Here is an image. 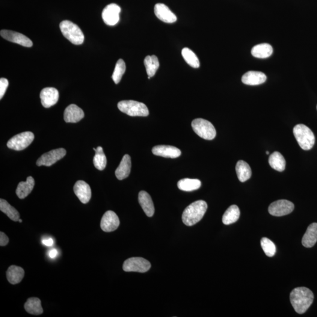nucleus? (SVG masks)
<instances>
[{
	"label": "nucleus",
	"mask_w": 317,
	"mask_h": 317,
	"mask_svg": "<svg viewBox=\"0 0 317 317\" xmlns=\"http://www.w3.org/2000/svg\"><path fill=\"white\" fill-rule=\"evenodd\" d=\"M314 301V294L306 287H297L290 293V301L295 312L304 314L309 309Z\"/></svg>",
	"instance_id": "1"
},
{
	"label": "nucleus",
	"mask_w": 317,
	"mask_h": 317,
	"mask_svg": "<svg viewBox=\"0 0 317 317\" xmlns=\"http://www.w3.org/2000/svg\"><path fill=\"white\" fill-rule=\"evenodd\" d=\"M207 209V204L205 201L197 200L192 203L183 213V223L188 226H194L202 219Z\"/></svg>",
	"instance_id": "2"
},
{
	"label": "nucleus",
	"mask_w": 317,
	"mask_h": 317,
	"mask_svg": "<svg viewBox=\"0 0 317 317\" xmlns=\"http://www.w3.org/2000/svg\"><path fill=\"white\" fill-rule=\"evenodd\" d=\"M293 133L299 146L305 150L312 149L315 144V136L309 127L298 124L293 129Z\"/></svg>",
	"instance_id": "3"
},
{
	"label": "nucleus",
	"mask_w": 317,
	"mask_h": 317,
	"mask_svg": "<svg viewBox=\"0 0 317 317\" xmlns=\"http://www.w3.org/2000/svg\"><path fill=\"white\" fill-rule=\"evenodd\" d=\"M60 27L64 36L74 45H81L84 41V35L75 24L65 20L60 23Z\"/></svg>",
	"instance_id": "4"
},
{
	"label": "nucleus",
	"mask_w": 317,
	"mask_h": 317,
	"mask_svg": "<svg viewBox=\"0 0 317 317\" xmlns=\"http://www.w3.org/2000/svg\"><path fill=\"white\" fill-rule=\"evenodd\" d=\"M118 108L130 117H147L149 114L146 105L135 100H122L118 103Z\"/></svg>",
	"instance_id": "5"
},
{
	"label": "nucleus",
	"mask_w": 317,
	"mask_h": 317,
	"mask_svg": "<svg viewBox=\"0 0 317 317\" xmlns=\"http://www.w3.org/2000/svg\"><path fill=\"white\" fill-rule=\"evenodd\" d=\"M192 127L198 136L206 140H213L216 137L215 127L208 121L201 118L194 120L192 121Z\"/></svg>",
	"instance_id": "6"
},
{
	"label": "nucleus",
	"mask_w": 317,
	"mask_h": 317,
	"mask_svg": "<svg viewBox=\"0 0 317 317\" xmlns=\"http://www.w3.org/2000/svg\"><path fill=\"white\" fill-rule=\"evenodd\" d=\"M34 139V135L31 132H24L15 135L7 142V146L11 149L22 150L31 145Z\"/></svg>",
	"instance_id": "7"
},
{
	"label": "nucleus",
	"mask_w": 317,
	"mask_h": 317,
	"mask_svg": "<svg viewBox=\"0 0 317 317\" xmlns=\"http://www.w3.org/2000/svg\"><path fill=\"white\" fill-rule=\"evenodd\" d=\"M149 262L142 257H132L127 259L123 265V269L126 272H145L149 270Z\"/></svg>",
	"instance_id": "8"
},
{
	"label": "nucleus",
	"mask_w": 317,
	"mask_h": 317,
	"mask_svg": "<svg viewBox=\"0 0 317 317\" xmlns=\"http://www.w3.org/2000/svg\"><path fill=\"white\" fill-rule=\"evenodd\" d=\"M294 209V205L291 201L287 200H279L272 203L268 207L269 214L274 216H286L291 213Z\"/></svg>",
	"instance_id": "9"
},
{
	"label": "nucleus",
	"mask_w": 317,
	"mask_h": 317,
	"mask_svg": "<svg viewBox=\"0 0 317 317\" xmlns=\"http://www.w3.org/2000/svg\"><path fill=\"white\" fill-rule=\"evenodd\" d=\"M66 150L63 148H59V149L52 150L49 152L43 154L39 159L37 160V165L38 167L41 166H46V167H50L55 164L58 161L66 155Z\"/></svg>",
	"instance_id": "10"
},
{
	"label": "nucleus",
	"mask_w": 317,
	"mask_h": 317,
	"mask_svg": "<svg viewBox=\"0 0 317 317\" xmlns=\"http://www.w3.org/2000/svg\"><path fill=\"white\" fill-rule=\"evenodd\" d=\"M121 11V7L116 4H111L106 6L102 13L103 22L109 26L117 24L120 19Z\"/></svg>",
	"instance_id": "11"
},
{
	"label": "nucleus",
	"mask_w": 317,
	"mask_h": 317,
	"mask_svg": "<svg viewBox=\"0 0 317 317\" xmlns=\"http://www.w3.org/2000/svg\"><path fill=\"white\" fill-rule=\"evenodd\" d=\"M120 224L118 216L113 211L109 210L106 212L100 221V227L105 232H112L116 230Z\"/></svg>",
	"instance_id": "12"
},
{
	"label": "nucleus",
	"mask_w": 317,
	"mask_h": 317,
	"mask_svg": "<svg viewBox=\"0 0 317 317\" xmlns=\"http://www.w3.org/2000/svg\"><path fill=\"white\" fill-rule=\"evenodd\" d=\"M0 34L5 40L24 47H31L33 45V43L29 38L19 32L3 29L0 32Z\"/></svg>",
	"instance_id": "13"
},
{
	"label": "nucleus",
	"mask_w": 317,
	"mask_h": 317,
	"mask_svg": "<svg viewBox=\"0 0 317 317\" xmlns=\"http://www.w3.org/2000/svg\"><path fill=\"white\" fill-rule=\"evenodd\" d=\"M41 103L44 107L49 108L57 103L59 99V92L57 89L48 87L43 89L40 93Z\"/></svg>",
	"instance_id": "14"
},
{
	"label": "nucleus",
	"mask_w": 317,
	"mask_h": 317,
	"mask_svg": "<svg viewBox=\"0 0 317 317\" xmlns=\"http://www.w3.org/2000/svg\"><path fill=\"white\" fill-rule=\"evenodd\" d=\"M154 11L157 18L163 22L171 24L175 23L177 21L176 15L169 8L168 6L162 3L156 4Z\"/></svg>",
	"instance_id": "15"
},
{
	"label": "nucleus",
	"mask_w": 317,
	"mask_h": 317,
	"mask_svg": "<svg viewBox=\"0 0 317 317\" xmlns=\"http://www.w3.org/2000/svg\"><path fill=\"white\" fill-rule=\"evenodd\" d=\"M154 155L164 158H177L181 155V151L178 148L169 145H158L153 147Z\"/></svg>",
	"instance_id": "16"
},
{
	"label": "nucleus",
	"mask_w": 317,
	"mask_h": 317,
	"mask_svg": "<svg viewBox=\"0 0 317 317\" xmlns=\"http://www.w3.org/2000/svg\"><path fill=\"white\" fill-rule=\"evenodd\" d=\"M74 193L82 203L89 202L91 198V189L90 185L83 180L76 182L73 187Z\"/></svg>",
	"instance_id": "17"
},
{
	"label": "nucleus",
	"mask_w": 317,
	"mask_h": 317,
	"mask_svg": "<svg viewBox=\"0 0 317 317\" xmlns=\"http://www.w3.org/2000/svg\"><path fill=\"white\" fill-rule=\"evenodd\" d=\"M84 117L82 109L75 104H71L65 109L64 120L67 123H76Z\"/></svg>",
	"instance_id": "18"
},
{
	"label": "nucleus",
	"mask_w": 317,
	"mask_h": 317,
	"mask_svg": "<svg viewBox=\"0 0 317 317\" xmlns=\"http://www.w3.org/2000/svg\"><path fill=\"white\" fill-rule=\"evenodd\" d=\"M267 80L265 73L259 71H248L242 76L244 84L248 85H258L263 84Z\"/></svg>",
	"instance_id": "19"
},
{
	"label": "nucleus",
	"mask_w": 317,
	"mask_h": 317,
	"mask_svg": "<svg viewBox=\"0 0 317 317\" xmlns=\"http://www.w3.org/2000/svg\"><path fill=\"white\" fill-rule=\"evenodd\" d=\"M138 200L145 214L148 217H152L155 213V207H154L152 198L149 194L145 191L139 192Z\"/></svg>",
	"instance_id": "20"
},
{
	"label": "nucleus",
	"mask_w": 317,
	"mask_h": 317,
	"mask_svg": "<svg viewBox=\"0 0 317 317\" xmlns=\"http://www.w3.org/2000/svg\"><path fill=\"white\" fill-rule=\"evenodd\" d=\"M131 170V159L128 155H124L119 167L115 171V175L120 180L128 177Z\"/></svg>",
	"instance_id": "21"
},
{
	"label": "nucleus",
	"mask_w": 317,
	"mask_h": 317,
	"mask_svg": "<svg viewBox=\"0 0 317 317\" xmlns=\"http://www.w3.org/2000/svg\"><path fill=\"white\" fill-rule=\"evenodd\" d=\"M317 242V223L310 224L304 234L302 244L305 247L311 248L314 246Z\"/></svg>",
	"instance_id": "22"
},
{
	"label": "nucleus",
	"mask_w": 317,
	"mask_h": 317,
	"mask_svg": "<svg viewBox=\"0 0 317 317\" xmlns=\"http://www.w3.org/2000/svg\"><path fill=\"white\" fill-rule=\"evenodd\" d=\"M35 185L33 177L29 176L26 182H21L17 186L16 194L21 199L27 197L31 194Z\"/></svg>",
	"instance_id": "23"
},
{
	"label": "nucleus",
	"mask_w": 317,
	"mask_h": 317,
	"mask_svg": "<svg viewBox=\"0 0 317 317\" xmlns=\"http://www.w3.org/2000/svg\"><path fill=\"white\" fill-rule=\"evenodd\" d=\"M25 272L20 267L11 266L7 271V278L9 283L12 284L19 283L24 277Z\"/></svg>",
	"instance_id": "24"
},
{
	"label": "nucleus",
	"mask_w": 317,
	"mask_h": 317,
	"mask_svg": "<svg viewBox=\"0 0 317 317\" xmlns=\"http://www.w3.org/2000/svg\"><path fill=\"white\" fill-rule=\"evenodd\" d=\"M273 52V49L268 44H260L254 46L251 49V54L255 58H267L270 57Z\"/></svg>",
	"instance_id": "25"
},
{
	"label": "nucleus",
	"mask_w": 317,
	"mask_h": 317,
	"mask_svg": "<svg viewBox=\"0 0 317 317\" xmlns=\"http://www.w3.org/2000/svg\"><path fill=\"white\" fill-rule=\"evenodd\" d=\"M237 175L241 182L249 179L251 176V170L249 165L244 161H239L236 167Z\"/></svg>",
	"instance_id": "26"
},
{
	"label": "nucleus",
	"mask_w": 317,
	"mask_h": 317,
	"mask_svg": "<svg viewBox=\"0 0 317 317\" xmlns=\"http://www.w3.org/2000/svg\"><path fill=\"white\" fill-rule=\"evenodd\" d=\"M24 308L26 312L32 315L38 316L43 313L41 300L36 297L28 298L25 303Z\"/></svg>",
	"instance_id": "27"
},
{
	"label": "nucleus",
	"mask_w": 317,
	"mask_h": 317,
	"mask_svg": "<svg viewBox=\"0 0 317 317\" xmlns=\"http://www.w3.org/2000/svg\"><path fill=\"white\" fill-rule=\"evenodd\" d=\"M269 165L274 170L278 171H283L286 168V160L280 152H274L269 157Z\"/></svg>",
	"instance_id": "28"
},
{
	"label": "nucleus",
	"mask_w": 317,
	"mask_h": 317,
	"mask_svg": "<svg viewBox=\"0 0 317 317\" xmlns=\"http://www.w3.org/2000/svg\"><path fill=\"white\" fill-rule=\"evenodd\" d=\"M241 212L238 206L232 205L228 208L223 215L222 221L225 225L235 223L239 220Z\"/></svg>",
	"instance_id": "29"
},
{
	"label": "nucleus",
	"mask_w": 317,
	"mask_h": 317,
	"mask_svg": "<svg viewBox=\"0 0 317 317\" xmlns=\"http://www.w3.org/2000/svg\"><path fill=\"white\" fill-rule=\"evenodd\" d=\"M144 65L146 67L148 78L155 75L156 71L159 68V62L158 57L155 55L147 56L145 58Z\"/></svg>",
	"instance_id": "30"
},
{
	"label": "nucleus",
	"mask_w": 317,
	"mask_h": 317,
	"mask_svg": "<svg viewBox=\"0 0 317 317\" xmlns=\"http://www.w3.org/2000/svg\"><path fill=\"white\" fill-rule=\"evenodd\" d=\"M201 183L198 179H183L177 183V187L180 190L185 192H192L200 188Z\"/></svg>",
	"instance_id": "31"
},
{
	"label": "nucleus",
	"mask_w": 317,
	"mask_h": 317,
	"mask_svg": "<svg viewBox=\"0 0 317 317\" xmlns=\"http://www.w3.org/2000/svg\"><path fill=\"white\" fill-rule=\"evenodd\" d=\"M0 210L2 212L7 215L11 220L14 221L19 220L20 215L19 212L14 207L10 205L7 201L2 199V198L0 200Z\"/></svg>",
	"instance_id": "32"
},
{
	"label": "nucleus",
	"mask_w": 317,
	"mask_h": 317,
	"mask_svg": "<svg viewBox=\"0 0 317 317\" xmlns=\"http://www.w3.org/2000/svg\"><path fill=\"white\" fill-rule=\"evenodd\" d=\"M94 150L96 151V155H95L93 159L95 167L97 170L103 171L106 168V163H107V160H106V157L104 152H103V148L101 146H98L97 149L94 148Z\"/></svg>",
	"instance_id": "33"
},
{
	"label": "nucleus",
	"mask_w": 317,
	"mask_h": 317,
	"mask_svg": "<svg viewBox=\"0 0 317 317\" xmlns=\"http://www.w3.org/2000/svg\"><path fill=\"white\" fill-rule=\"evenodd\" d=\"M182 55L185 61L191 67L197 68L200 67V62L198 59L191 49L188 48H184L182 49Z\"/></svg>",
	"instance_id": "34"
},
{
	"label": "nucleus",
	"mask_w": 317,
	"mask_h": 317,
	"mask_svg": "<svg viewBox=\"0 0 317 317\" xmlns=\"http://www.w3.org/2000/svg\"><path fill=\"white\" fill-rule=\"evenodd\" d=\"M126 71V65L125 62L122 59H120L115 65L112 78L115 84H118L121 81L124 73Z\"/></svg>",
	"instance_id": "35"
},
{
	"label": "nucleus",
	"mask_w": 317,
	"mask_h": 317,
	"mask_svg": "<svg viewBox=\"0 0 317 317\" xmlns=\"http://www.w3.org/2000/svg\"><path fill=\"white\" fill-rule=\"evenodd\" d=\"M261 245L266 256L271 257L276 253V247L270 240L266 238H263L261 240Z\"/></svg>",
	"instance_id": "36"
},
{
	"label": "nucleus",
	"mask_w": 317,
	"mask_h": 317,
	"mask_svg": "<svg viewBox=\"0 0 317 317\" xmlns=\"http://www.w3.org/2000/svg\"><path fill=\"white\" fill-rule=\"evenodd\" d=\"M8 86V81L7 79L4 78L0 79V99H1L4 97Z\"/></svg>",
	"instance_id": "37"
},
{
	"label": "nucleus",
	"mask_w": 317,
	"mask_h": 317,
	"mask_svg": "<svg viewBox=\"0 0 317 317\" xmlns=\"http://www.w3.org/2000/svg\"><path fill=\"white\" fill-rule=\"evenodd\" d=\"M9 242V239L4 233L0 232V245L5 246L7 245Z\"/></svg>",
	"instance_id": "38"
},
{
	"label": "nucleus",
	"mask_w": 317,
	"mask_h": 317,
	"mask_svg": "<svg viewBox=\"0 0 317 317\" xmlns=\"http://www.w3.org/2000/svg\"><path fill=\"white\" fill-rule=\"evenodd\" d=\"M43 244L44 245H47V246H52L54 244V241L51 238L43 240Z\"/></svg>",
	"instance_id": "39"
},
{
	"label": "nucleus",
	"mask_w": 317,
	"mask_h": 317,
	"mask_svg": "<svg viewBox=\"0 0 317 317\" xmlns=\"http://www.w3.org/2000/svg\"><path fill=\"white\" fill-rule=\"evenodd\" d=\"M57 254L58 251L55 248H53V249L49 251V256L51 259H54L57 256Z\"/></svg>",
	"instance_id": "40"
},
{
	"label": "nucleus",
	"mask_w": 317,
	"mask_h": 317,
	"mask_svg": "<svg viewBox=\"0 0 317 317\" xmlns=\"http://www.w3.org/2000/svg\"><path fill=\"white\" fill-rule=\"evenodd\" d=\"M266 154H267V155H268V154H269L268 151H266Z\"/></svg>",
	"instance_id": "41"
},
{
	"label": "nucleus",
	"mask_w": 317,
	"mask_h": 317,
	"mask_svg": "<svg viewBox=\"0 0 317 317\" xmlns=\"http://www.w3.org/2000/svg\"><path fill=\"white\" fill-rule=\"evenodd\" d=\"M19 222H20V223H22V221H23V220H21V219H19Z\"/></svg>",
	"instance_id": "42"
},
{
	"label": "nucleus",
	"mask_w": 317,
	"mask_h": 317,
	"mask_svg": "<svg viewBox=\"0 0 317 317\" xmlns=\"http://www.w3.org/2000/svg\"></svg>",
	"instance_id": "43"
}]
</instances>
